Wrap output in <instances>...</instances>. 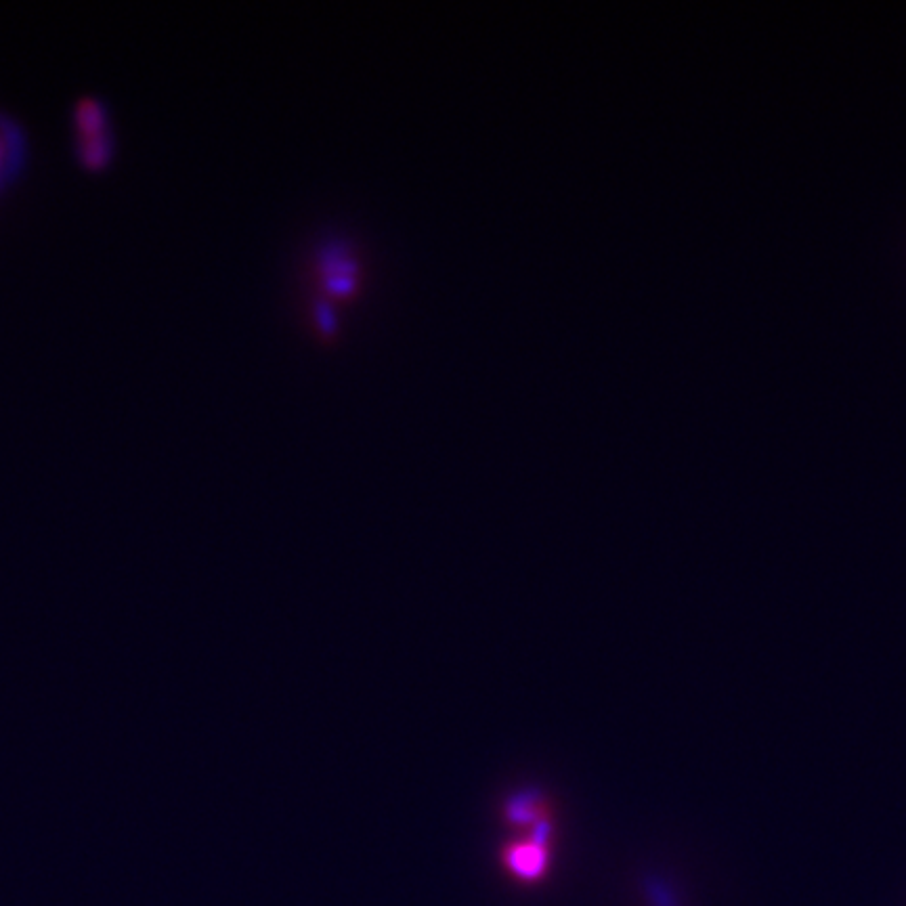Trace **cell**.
<instances>
[{"label": "cell", "instance_id": "obj_1", "mask_svg": "<svg viewBox=\"0 0 906 906\" xmlns=\"http://www.w3.org/2000/svg\"><path fill=\"white\" fill-rule=\"evenodd\" d=\"M72 143L86 168H101L116 151V133L107 103L95 95L80 97L72 107Z\"/></svg>", "mask_w": 906, "mask_h": 906}, {"label": "cell", "instance_id": "obj_2", "mask_svg": "<svg viewBox=\"0 0 906 906\" xmlns=\"http://www.w3.org/2000/svg\"><path fill=\"white\" fill-rule=\"evenodd\" d=\"M28 156V131L19 118L0 107V196L17 181L28 164Z\"/></svg>", "mask_w": 906, "mask_h": 906}, {"label": "cell", "instance_id": "obj_3", "mask_svg": "<svg viewBox=\"0 0 906 906\" xmlns=\"http://www.w3.org/2000/svg\"><path fill=\"white\" fill-rule=\"evenodd\" d=\"M548 831H550V827L546 823H542L537 827L533 841H529V844L514 846L508 852V865L516 875H521L525 879H535L537 875L544 873V867H546L544 839H546Z\"/></svg>", "mask_w": 906, "mask_h": 906}]
</instances>
